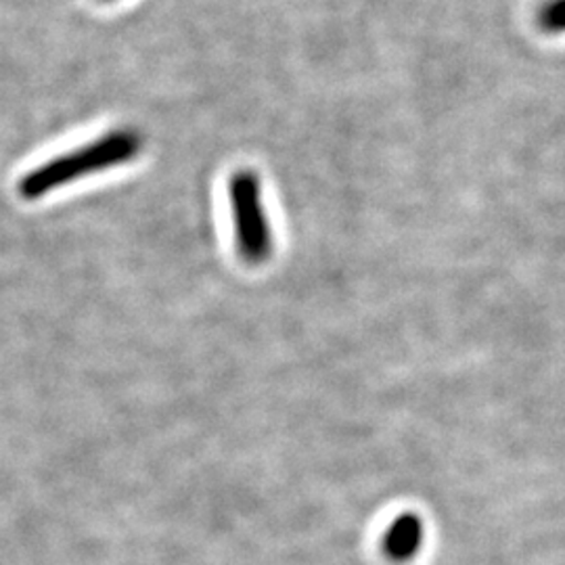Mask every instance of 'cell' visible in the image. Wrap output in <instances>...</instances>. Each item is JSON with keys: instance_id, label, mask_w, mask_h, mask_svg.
Listing matches in <instances>:
<instances>
[{"instance_id": "5", "label": "cell", "mask_w": 565, "mask_h": 565, "mask_svg": "<svg viewBox=\"0 0 565 565\" xmlns=\"http://www.w3.org/2000/svg\"><path fill=\"white\" fill-rule=\"evenodd\" d=\"M103 2H111V0H103Z\"/></svg>"}, {"instance_id": "1", "label": "cell", "mask_w": 565, "mask_h": 565, "mask_svg": "<svg viewBox=\"0 0 565 565\" xmlns=\"http://www.w3.org/2000/svg\"><path fill=\"white\" fill-rule=\"evenodd\" d=\"M141 149L142 139L139 132L128 128L114 130L76 151L63 153L60 158H53L34 168L21 179L18 191L23 200H39L82 177L130 162L141 153Z\"/></svg>"}, {"instance_id": "3", "label": "cell", "mask_w": 565, "mask_h": 565, "mask_svg": "<svg viewBox=\"0 0 565 565\" xmlns=\"http://www.w3.org/2000/svg\"><path fill=\"white\" fill-rule=\"evenodd\" d=\"M422 541H424V524L419 522V518L411 513L401 515L385 532V553L394 562H404L419 551Z\"/></svg>"}, {"instance_id": "4", "label": "cell", "mask_w": 565, "mask_h": 565, "mask_svg": "<svg viewBox=\"0 0 565 565\" xmlns=\"http://www.w3.org/2000/svg\"><path fill=\"white\" fill-rule=\"evenodd\" d=\"M539 25L548 34H565V0H546L539 11Z\"/></svg>"}, {"instance_id": "2", "label": "cell", "mask_w": 565, "mask_h": 565, "mask_svg": "<svg viewBox=\"0 0 565 565\" xmlns=\"http://www.w3.org/2000/svg\"><path fill=\"white\" fill-rule=\"evenodd\" d=\"M228 198L239 254L247 263H264L270 256L273 237L264 212L260 179L249 170L233 174Z\"/></svg>"}]
</instances>
